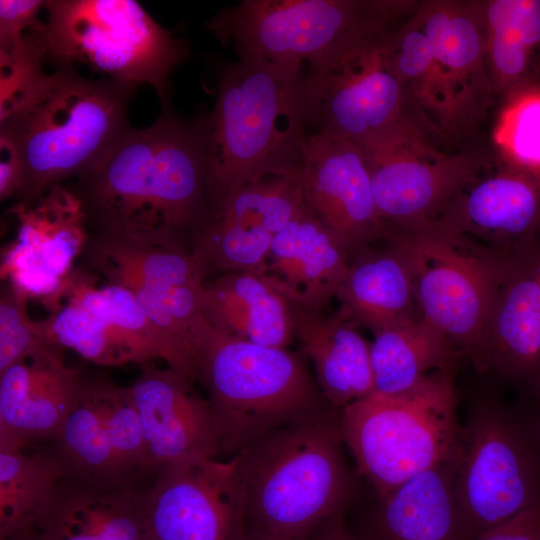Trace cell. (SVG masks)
<instances>
[{
    "mask_svg": "<svg viewBox=\"0 0 540 540\" xmlns=\"http://www.w3.org/2000/svg\"><path fill=\"white\" fill-rule=\"evenodd\" d=\"M74 179L88 233L191 253L210 212L206 115L162 106Z\"/></svg>",
    "mask_w": 540,
    "mask_h": 540,
    "instance_id": "cell-1",
    "label": "cell"
},
{
    "mask_svg": "<svg viewBox=\"0 0 540 540\" xmlns=\"http://www.w3.org/2000/svg\"><path fill=\"white\" fill-rule=\"evenodd\" d=\"M137 88L57 68L0 106V138L13 145L23 167L16 204L33 206L53 186L93 165L131 127L127 108Z\"/></svg>",
    "mask_w": 540,
    "mask_h": 540,
    "instance_id": "cell-2",
    "label": "cell"
},
{
    "mask_svg": "<svg viewBox=\"0 0 540 540\" xmlns=\"http://www.w3.org/2000/svg\"><path fill=\"white\" fill-rule=\"evenodd\" d=\"M340 416L328 406L236 454L247 531L303 540L342 512L353 480Z\"/></svg>",
    "mask_w": 540,
    "mask_h": 540,
    "instance_id": "cell-3",
    "label": "cell"
},
{
    "mask_svg": "<svg viewBox=\"0 0 540 540\" xmlns=\"http://www.w3.org/2000/svg\"><path fill=\"white\" fill-rule=\"evenodd\" d=\"M216 62V99L206 115L210 206L250 182L297 173L308 135L301 73L244 54Z\"/></svg>",
    "mask_w": 540,
    "mask_h": 540,
    "instance_id": "cell-4",
    "label": "cell"
},
{
    "mask_svg": "<svg viewBox=\"0 0 540 540\" xmlns=\"http://www.w3.org/2000/svg\"><path fill=\"white\" fill-rule=\"evenodd\" d=\"M197 381L207 392L230 458L264 435L330 406L302 357L217 329L202 316L193 329Z\"/></svg>",
    "mask_w": 540,
    "mask_h": 540,
    "instance_id": "cell-5",
    "label": "cell"
},
{
    "mask_svg": "<svg viewBox=\"0 0 540 540\" xmlns=\"http://www.w3.org/2000/svg\"><path fill=\"white\" fill-rule=\"evenodd\" d=\"M457 407L449 368L403 393L373 391L341 410L344 443L378 498L452 459L461 428Z\"/></svg>",
    "mask_w": 540,
    "mask_h": 540,
    "instance_id": "cell-6",
    "label": "cell"
},
{
    "mask_svg": "<svg viewBox=\"0 0 540 540\" xmlns=\"http://www.w3.org/2000/svg\"><path fill=\"white\" fill-rule=\"evenodd\" d=\"M451 462L455 499L472 539L540 503V436L523 406L494 394L475 398Z\"/></svg>",
    "mask_w": 540,
    "mask_h": 540,
    "instance_id": "cell-7",
    "label": "cell"
},
{
    "mask_svg": "<svg viewBox=\"0 0 540 540\" xmlns=\"http://www.w3.org/2000/svg\"><path fill=\"white\" fill-rule=\"evenodd\" d=\"M41 34L57 68L84 64L110 79L150 84L169 104V76L189 57L187 43L134 0H48Z\"/></svg>",
    "mask_w": 540,
    "mask_h": 540,
    "instance_id": "cell-8",
    "label": "cell"
},
{
    "mask_svg": "<svg viewBox=\"0 0 540 540\" xmlns=\"http://www.w3.org/2000/svg\"><path fill=\"white\" fill-rule=\"evenodd\" d=\"M406 261L420 315L476 364L492 302L511 255L438 220L387 228L383 239Z\"/></svg>",
    "mask_w": 540,
    "mask_h": 540,
    "instance_id": "cell-9",
    "label": "cell"
},
{
    "mask_svg": "<svg viewBox=\"0 0 540 540\" xmlns=\"http://www.w3.org/2000/svg\"><path fill=\"white\" fill-rule=\"evenodd\" d=\"M402 21L355 32L307 63L298 84L306 129L361 143L410 116L390 55Z\"/></svg>",
    "mask_w": 540,
    "mask_h": 540,
    "instance_id": "cell-10",
    "label": "cell"
},
{
    "mask_svg": "<svg viewBox=\"0 0 540 540\" xmlns=\"http://www.w3.org/2000/svg\"><path fill=\"white\" fill-rule=\"evenodd\" d=\"M413 0H243L223 7L205 27L221 44L301 73L343 38L368 27L409 17Z\"/></svg>",
    "mask_w": 540,
    "mask_h": 540,
    "instance_id": "cell-11",
    "label": "cell"
},
{
    "mask_svg": "<svg viewBox=\"0 0 540 540\" xmlns=\"http://www.w3.org/2000/svg\"><path fill=\"white\" fill-rule=\"evenodd\" d=\"M81 254L85 269L134 297L171 345L180 372L197 382L193 329L206 281L193 255L90 233Z\"/></svg>",
    "mask_w": 540,
    "mask_h": 540,
    "instance_id": "cell-12",
    "label": "cell"
},
{
    "mask_svg": "<svg viewBox=\"0 0 540 540\" xmlns=\"http://www.w3.org/2000/svg\"><path fill=\"white\" fill-rule=\"evenodd\" d=\"M357 144L379 216L387 228L437 219L450 201L491 165L469 154L437 149L410 116Z\"/></svg>",
    "mask_w": 540,
    "mask_h": 540,
    "instance_id": "cell-13",
    "label": "cell"
},
{
    "mask_svg": "<svg viewBox=\"0 0 540 540\" xmlns=\"http://www.w3.org/2000/svg\"><path fill=\"white\" fill-rule=\"evenodd\" d=\"M149 540H243L246 533L238 456L170 463L141 487Z\"/></svg>",
    "mask_w": 540,
    "mask_h": 540,
    "instance_id": "cell-14",
    "label": "cell"
},
{
    "mask_svg": "<svg viewBox=\"0 0 540 540\" xmlns=\"http://www.w3.org/2000/svg\"><path fill=\"white\" fill-rule=\"evenodd\" d=\"M69 476L101 485L142 484L145 445L128 387L83 372L74 406L53 441Z\"/></svg>",
    "mask_w": 540,
    "mask_h": 540,
    "instance_id": "cell-15",
    "label": "cell"
},
{
    "mask_svg": "<svg viewBox=\"0 0 540 540\" xmlns=\"http://www.w3.org/2000/svg\"><path fill=\"white\" fill-rule=\"evenodd\" d=\"M304 206L298 173L261 178L212 204L191 252L205 279L237 271L263 275L275 237Z\"/></svg>",
    "mask_w": 540,
    "mask_h": 540,
    "instance_id": "cell-16",
    "label": "cell"
},
{
    "mask_svg": "<svg viewBox=\"0 0 540 540\" xmlns=\"http://www.w3.org/2000/svg\"><path fill=\"white\" fill-rule=\"evenodd\" d=\"M298 174L308 209L342 246L350 261L383 240L381 220L361 147L328 133H308Z\"/></svg>",
    "mask_w": 540,
    "mask_h": 540,
    "instance_id": "cell-17",
    "label": "cell"
},
{
    "mask_svg": "<svg viewBox=\"0 0 540 540\" xmlns=\"http://www.w3.org/2000/svg\"><path fill=\"white\" fill-rule=\"evenodd\" d=\"M416 15L430 40L447 99L450 138L470 136L497 98L475 1H421Z\"/></svg>",
    "mask_w": 540,
    "mask_h": 540,
    "instance_id": "cell-18",
    "label": "cell"
},
{
    "mask_svg": "<svg viewBox=\"0 0 540 540\" xmlns=\"http://www.w3.org/2000/svg\"><path fill=\"white\" fill-rule=\"evenodd\" d=\"M185 374L166 366L142 367L128 387L136 409L148 468L219 455V434L211 405Z\"/></svg>",
    "mask_w": 540,
    "mask_h": 540,
    "instance_id": "cell-19",
    "label": "cell"
},
{
    "mask_svg": "<svg viewBox=\"0 0 540 540\" xmlns=\"http://www.w3.org/2000/svg\"><path fill=\"white\" fill-rule=\"evenodd\" d=\"M475 365L521 385L540 373V227L509 258Z\"/></svg>",
    "mask_w": 540,
    "mask_h": 540,
    "instance_id": "cell-20",
    "label": "cell"
},
{
    "mask_svg": "<svg viewBox=\"0 0 540 540\" xmlns=\"http://www.w3.org/2000/svg\"><path fill=\"white\" fill-rule=\"evenodd\" d=\"M45 343L0 373V444L53 442L70 414L83 371Z\"/></svg>",
    "mask_w": 540,
    "mask_h": 540,
    "instance_id": "cell-21",
    "label": "cell"
},
{
    "mask_svg": "<svg viewBox=\"0 0 540 540\" xmlns=\"http://www.w3.org/2000/svg\"><path fill=\"white\" fill-rule=\"evenodd\" d=\"M12 211L19 220L18 237L2 271L28 297L46 298L71 272L87 240L81 203L70 188L57 184L33 206L15 204Z\"/></svg>",
    "mask_w": 540,
    "mask_h": 540,
    "instance_id": "cell-22",
    "label": "cell"
},
{
    "mask_svg": "<svg viewBox=\"0 0 540 540\" xmlns=\"http://www.w3.org/2000/svg\"><path fill=\"white\" fill-rule=\"evenodd\" d=\"M460 191L437 219L494 251L512 255L540 227V184L496 162Z\"/></svg>",
    "mask_w": 540,
    "mask_h": 540,
    "instance_id": "cell-23",
    "label": "cell"
},
{
    "mask_svg": "<svg viewBox=\"0 0 540 540\" xmlns=\"http://www.w3.org/2000/svg\"><path fill=\"white\" fill-rule=\"evenodd\" d=\"M349 264L345 250L305 204L275 237L262 276L289 301L323 311Z\"/></svg>",
    "mask_w": 540,
    "mask_h": 540,
    "instance_id": "cell-24",
    "label": "cell"
},
{
    "mask_svg": "<svg viewBox=\"0 0 540 540\" xmlns=\"http://www.w3.org/2000/svg\"><path fill=\"white\" fill-rule=\"evenodd\" d=\"M142 484L110 486L67 476L27 534L33 540H149Z\"/></svg>",
    "mask_w": 540,
    "mask_h": 540,
    "instance_id": "cell-25",
    "label": "cell"
},
{
    "mask_svg": "<svg viewBox=\"0 0 540 540\" xmlns=\"http://www.w3.org/2000/svg\"><path fill=\"white\" fill-rule=\"evenodd\" d=\"M290 302L294 337L310 359L316 383L327 403L338 410L374 391L370 343L358 325L339 311H323Z\"/></svg>",
    "mask_w": 540,
    "mask_h": 540,
    "instance_id": "cell-26",
    "label": "cell"
},
{
    "mask_svg": "<svg viewBox=\"0 0 540 540\" xmlns=\"http://www.w3.org/2000/svg\"><path fill=\"white\" fill-rule=\"evenodd\" d=\"M203 316L259 345L287 348L295 339L289 300L256 272H229L205 282Z\"/></svg>",
    "mask_w": 540,
    "mask_h": 540,
    "instance_id": "cell-27",
    "label": "cell"
},
{
    "mask_svg": "<svg viewBox=\"0 0 540 540\" xmlns=\"http://www.w3.org/2000/svg\"><path fill=\"white\" fill-rule=\"evenodd\" d=\"M451 460L378 498L374 540H472L455 499Z\"/></svg>",
    "mask_w": 540,
    "mask_h": 540,
    "instance_id": "cell-28",
    "label": "cell"
},
{
    "mask_svg": "<svg viewBox=\"0 0 540 540\" xmlns=\"http://www.w3.org/2000/svg\"><path fill=\"white\" fill-rule=\"evenodd\" d=\"M474 1L496 96L540 84V0Z\"/></svg>",
    "mask_w": 540,
    "mask_h": 540,
    "instance_id": "cell-29",
    "label": "cell"
},
{
    "mask_svg": "<svg viewBox=\"0 0 540 540\" xmlns=\"http://www.w3.org/2000/svg\"><path fill=\"white\" fill-rule=\"evenodd\" d=\"M335 297L342 315L372 332L420 314L408 265L386 241L382 248H364L350 261Z\"/></svg>",
    "mask_w": 540,
    "mask_h": 540,
    "instance_id": "cell-30",
    "label": "cell"
},
{
    "mask_svg": "<svg viewBox=\"0 0 540 540\" xmlns=\"http://www.w3.org/2000/svg\"><path fill=\"white\" fill-rule=\"evenodd\" d=\"M370 343L374 391L387 395L412 389L429 374L453 368L458 351L420 314L375 332Z\"/></svg>",
    "mask_w": 540,
    "mask_h": 540,
    "instance_id": "cell-31",
    "label": "cell"
},
{
    "mask_svg": "<svg viewBox=\"0 0 540 540\" xmlns=\"http://www.w3.org/2000/svg\"><path fill=\"white\" fill-rule=\"evenodd\" d=\"M67 476L53 442L0 444V540L29 532Z\"/></svg>",
    "mask_w": 540,
    "mask_h": 540,
    "instance_id": "cell-32",
    "label": "cell"
},
{
    "mask_svg": "<svg viewBox=\"0 0 540 540\" xmlns=\"http://www.w3.org/2000/svg\"><path fill=\"white\" fill-rule=\"evenodd\" d=\"M390 55L409 115L428 131L450 138V115L429 38L416 10L392 32Z\"/></svg>",
    "mask_w": 540,
    "mask_h": 540,
    "instance_id": "cell-33",
    "label": "cell"
},
{
    "mask_svg": "<svg viewBox=\"0 0 540 540\" xmlns=\"http://www.w3.org/2000/svg\"><path fill=\"white\" fill-rule=\"evenodd\" d=\"M492 138L497 162L540 184V84L502 99Z\"/></svg>",
    "mask_w": 540,
    "mask_h": 540,
    "instance_id": "cell-34",
    "label": "cell"
},
{
    "mask_svg": "<svg viewBox=\"0 0 540 540\" xmlns=\"http://www.w3.org/2000/svg\"><path fill=\"white\" fill-rule=\"evenodd\" d=\"M28 298L11 283L1 290L0 373L29 352L51 342L44 320L34 321L30 318Z\"/></svg>",
    "mask_w": 540,
    "mask_h": 540,
    "instance_id": "cell-35",
    "label": "cell"
},
{
    "mask_svg": "<svg viewBox=\"0 0 540 540\" xmlns=\"http://www.w3.org/2000/svg\"><path fill=\"white\" fill-rule=\"evenodd\" d=\"M41 0L0 1V48L20 40L24 34L38 26L39 10L44 7Z\"/></svg>",
    "mask_w": 540,
    "mask_h": 540,
    "instance_id": "cell-36",
    "label": "cell"
},
{
    "mask_svg": "<svg viewBox=\"0 0 540 540\" xmlns=\"http://www.w3.org/2000/svg\"><path fill=\"white\" fill-rule=\"evenodd\" d=\"M472 540H540V503L479 533Z\"/></svg>",
    "mask_w": 540,
    "mask_h": 540,
    "instance_id": "cell-37",
    "label": "cell"
},
{
    "mask_svg": "<svg viewBox=\"0 0 540 540\" xmlns=\"http://www.w3.org/2000/svg\"><path fill=\"white\" fill-rule=\"evenodd\" d=\"M23 181L21 159L13 145L0 138V199L16 197Z\"/></svg>",
    "mask_w": 540,
    "mask_h": 540,
    "instance_id": "cell-38",
    "label": "cell"
},
{
    "mask_svg": "<svg viewBox=\"0 0 540 540\" xmlns=\"http://www.w3.org/2000/svg\"><path fill=\"white\" fill-rule=\"evenodd\" d=\"M305 540H355L344 527L342 515L337 514L318 526Z\"/></svg>",
    "mask_w": 540,
    "mask_h": 540,
    "instance_id": "cell-39",
    "label": "cell"
},
{
    "mask_svg": "<svg viewBox=\"0 0 540 540\" xmlns=\"http://www.w3.org/2000/svg\"><path fill=\"white\" fill-rule=\"evenodd\" d=\"M528 395V403L523 408L531 418L540 436V373L522 384Z\"/></svg>",
    "mask_w": 540,
    "mask_h": 540,
    "instance_id": "cell-40",
    "label": "cell"
},
{
    "mask_svg": "<svg viewBox=\"0 0 540 540\" xmlns=\"http://www.w3.org/2000/svg\"><path fill=\"white\" fill-rule=\"evenodd\" d=\"M243 540H302V539H289V538H283V537L274 536V535L266 534L262 532L246 530L245 537Z\"/></svg>",
    "mask_w": 540,
    "mask_h": 540,
    "instance_id": "cell-41",
    "label": "cell"
},
{
    "mask_svg": "<svg viewBox=\"0 0 540 540\" xmlns=\"http://www.w3.org/2000/svg\"><path fill=\"white\" fill-rule=\"evenodd\" d=\"M7 540H33L31 538V536L29 534H23V535H19V536H15V537H12V538H9Z\"/></svg>",
    "mask_w": 540,
    "mask_h": 540,
    "instance_id": "cell-42",
    "label": "cell"
}]
</instances>
